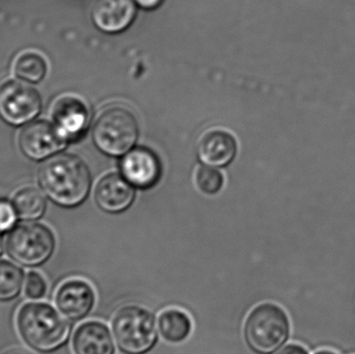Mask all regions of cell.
<instances>
[{
	"label": "cell",
	"mask_w": 355,
	"mask_h": 354,
	"mask_svg": "<svg viewBox=\"0 0 355 354\" xmlns=\"http://www.w3.org/2000/svg\"><path fill=\"white\" fill-rule=\"evenodd\" d=\"M14 72L21 80L37 83L45 78L47 62L37 52H23L15 60Z\"/></svg>",
	"instance_id": "cell-19"
},
{
	"label": "cell",
	"mask_w": 355,
	"mask_h": 354,
	"mask_svg": "<svg viewBox=\"0 0 355 354\" xmlns=\"http://www.w3.org/2000/svg\"><path fill=\"white\" fill-rule=\"evenodd\" d=\"M123 176L132 186L150 188L158 182L162 166L157 156L150 150L137 148L125 154L122 163Z\"/></svg>",
	"instance_id": "cell-11"
},
{
	"label": "cell",
	"mask_w": 355,
	"mask_h": 354,
	"mask_svg": "<svg viewBox=\"0 0 355 354\" xmlns=\"http://www.w3.org/2000/svg\"><path fill=\"white\" fill-rule=\"evenodd\" d=\"M41 107V96L26 83L8 81L0 87V116L8 124L20 126L31 122Z\"/></svg>",
	"instance_id": "cell-7"
},
{
	"label": "cell",
	"mask_w": 355,
	"mask_h": 354,
	"mask_svg": "<svg viewBox=\"0 0 355 354\" xmlns=\"http://www.w3.org/2000/svg\"><path fill=\"white\" fill-rule=\"evenodd\" d=\"M157 322L162 339L172 344L183 343L189 338L192 332V322L189 316L178 309L162 312Z\"/></svg>",
	"instance_id": "cell-16"
},
{
	"label": "cell",
	"mask_w": 355,
	"mask_h": 354,
	"mask_svg": "<svg viewBox=\"0 0 355 354\" xmlns=\"http://www.w3.org/2000/svg\"><path fill=\"white\" fill-rule=\"evenodd\" d=\"M66 143L53 123L46 121H35L27 125L19 137L21 151L33 160L52 157L62 151Z\"/></svg>",
	"instance_id": "cell-8"
},
{
	"label": "cell",
	"mask_w": 355,
	"mask_h": 354,
	"mask_svg": "<svg viewBox=\"0 0 355 354\" xmlns=\"http://www.w3.org/2000/svg\"><path fill=\"white\" fill-rule=\"evenodd\" d=\"M139 124L126 108L112 107L100 114L93 129V139L100 151L110 156L128 153L137 143Z\"/></svg>",
	"instance_id": "cell-6"
},
{
	"label": "cell",
	"mask_w": 355,
	"mask_h": 354,
	"mask_svg": "<svg viewBox=\"0 0 355 354\" xmlns=\"http://www.w3.org/2000/svg\"><path fill=\"white\" fill-rule=\"evenodd\" d=\"M17 218L18 215L14 205L0 200V234L12 230L16 224Z\"/></svg>",
	"instance_id": "cell-22"
},
{
	"label": "cell",
	"mask_w": 355,
	"mask_h": 354,
	"mask_svg": "<svg viewBox=\"0 0 355 354\" xmlns=\"http://www.w3.org/2000/svg\"><path fill=\"white\" fill-rule=\"evenodd\" d=\"M55 245L53 232L37 222L15 227L6 241L8 257L24 267L31 268L44 265L53 255Z\"/></svg>",
	"instance_id": "cell-5"
},
{
	"label": "cell",
	"mask_w": 355,
	"mask_h": 354,
	"mask_svg": "<svg viewBox=\"0 0 355 354\" xmlns=\"http://www.w3.org/2000/svg\"><path fill=\"white\" fill-rule=\"evenodd\" d=\"M277 354H309V353L304 347L300 346V345L290 344L277 351Z\"/></svg>",
	"instance_id": "cell-23"
},
{
	"label": "cell",
	"mask_w": 355,
	"mask_h": 354,
	"mask_svg": "<svg viewBox=\"0 0 355 354\" xmlns=\"http://www.w3.org/2000/svg\"><path fill=\"white\" fill-rule=\"evenodd\" d=\"M39 181L46 195L64 208L83 204L91 188V175L87 164L68 153L48 158L40 168Z\"/></svg>",
	"instance_id": "cell-1"
},
{
	"label": "cell",
	"mask_w": 355,
	"mask_h": 354,
	"mask_svg": "<svg viewBox=\"0 0 355 354\" xmlns=\"http://www.w3.org/2000/svg\"><path fill=\"white\" fill-rule=\"evenodd\" d=\"M196 183L198 188L205 195H215L223 186V175L212 166H202L196 172Z\"/></svg>",
	"instance_id": "cell-20"
},
{
	"label": "cell",
	"mask_w": 355,
	"mask_h": 354,
	"mask_svg": "<svg viewBox=\"0 0 355 354\" xmlns=\"http://www.w3.org/2000/svg\"><path fill=\"white\" fill-rule=\"evenodd\" d=\"M2 251H3V240H2L1 236H0V256H1Z\"/></svg>",
	"instance_id": "cell-26"
},
{
	"label": "cell",
	"mask_w": 355,
	"mask_h": 354,
	"mask_svg": "<svg viewBox=\"0 0 355 354\" xmlns=\"http://www.w3.org/2000/svg\"><path fill=\"white\" fill-rule=\"evenodd\" d=\"M12 354H22V353H12Z\"/></svg>",
	"instance_id": "cell-27"
},
{
	"label": "cell",
	"mask_w": 355,
	"mask_h": 354,
	"mask_svg": "<svg viewBox=\"0 0 355 354\" xmlns=\"http://www.w3.org/2000/svg\"><path fill=\"white\" fill-rule=\"evenodd\" d=\"M17 215L25 222H35L44 215L47 207L45 197L35 187H25L15 195L12 201Z\"/></svg>",
	"instance_id": "cell-17"
},
{
	"label": "cell",
	"mask_w": 355,
	"mask_h": 354,
	"mask_svg": "<svg viewBox=\"0 0 355 354\" xmlns=\"http://www.w3.org/2000/svg\"><path fill=\"white\" fill-rule=\"evenodd\" d=\"M96 294L93 287L83 280L67 281L58 288L55 305L62 316L72 321L85 319L93 311Z\"/></svg>",
	"instance_id": "cell-9"
},
{
	"label": "cell",
	"mask_w": 355,
	"mask_h": 354,
	"mask_svg": "<svg viewBox=\"0 0 355 354\" xmlns=\"http://www.w3.org/2000/svg\"><path fill=\"white\" fill-rule=\"evenodd\" d=\"M237 152L235 139L223 130L207 132L198 141V159L205 166L220 168L231 163Z\"/></svg>",
	"instance_id": "cell-15"
},
{
	"label": "cell",
	"mask_w": 355,
	"mask_h": 354,
	"mask_svg": "<svg viewBox=\"0 0 355 354\" xmlns=\"http://www.w3.org/2000/svg\"><path fill=\"white\" fill-rule=\"evenodd\" d=\"M24 272L8 260H0V303L18 299L24 286Z\"/></svg>",
	"instance_id": "cell-18"
},
{
	"label": "cell",
	"mask_w": 355,
	"mask_h": 354,
	"mask_svg": "<svg viewBox=\"0 0 355 354\" xmlns=\"http://www.w3.org/2000/svg\"><path fill=\"white\" fill-rule=\"evenodd\" d=\"M16 324L23 342L37 353H54L70 338V324L49 303H25L17 314Z\"/></svg>",
	"instance_id": "cell-2"
},
{
	"label": "cell",
	"mask_w": 355,
	"mask_h": 354,
	"mask_svg": "<svg viewBox=\"0 0 355 354\" xmlns=\"http://www.w3.org/2000/svg\"><path fill=\"white\" fill-rule=\"evenodd\" d=\"M53 124L68 143L83 136L89 122L87 105L75 97L60 98L54 106Z\"/></svg>",
	"instance_id": "cell-12"
},
{
	"label": "cell",
	"mask_w": 355,
	"mask_h": 354,
	"mask_svg": "<svg viewBox=\"0 0 355 354\" xmlns=\"http://www.w3.org/2000/svg\"><path fill=\"white\" fill-rule=\"evenodd\" d=\"M112 328L114 342L124 354L149 353L158 342L155 315L141 306L119 309L112 318Z\"/></svg>",
	"instance_id": "cell-3"
},
{
	"label": "cell",
	"mask_w": 355,
	"mask_h": 354,
	"mask_svg": "<svg viewBox=\"0 0 355 354\" xmlns=\"http://www.w3.org/2000/svg\"><path fill=\"white\" fill-rule=\"evenodd\" d=\"M114 340L105 324L99 321L85 322L73 335V351L75 354H114Z\"/></svg>",
	"instance_id": "cell-14"
},
{
	"label": "cell",
	"mask_w": 355,
	"mask_h": 354,
	"mask_svg": "<svg viewBox=\"0 0 355 354\" xmlns=\"http://www.w3.org/2000/svg\"><path fill=\"white\" fill-rule=\"evenodd\" d=\"M315 354H338V353H335V351H329V349H323V351H318V353H316Z\"/></svg>",
	"instance_id": "cell-25"
},
{
	"label": "cell",
	"mask_w": 355,
	"mask_h": 354,
	"mask_svg": "<svg viewBox=\"0 0 355 354\" xmlns=\"http://www.w3.org/2000/svg\"><path fill=\"white\" fill-rule=\"evenodd\" d=\"M135 2L146 10H155L158 6H162L164 0H135Z\"/></svg>",
	"instance_id": "cell-24"
},
{
	"label": "cell",
	"mask_w": 355,
	"mask_h": 354,
	"mask_svg": "<svg viewBox=\"0 0 355 354\" xmlns=\"http://www.w3.org/2000/svg\"><path fill=\"white\" fill-rule=\"evenodd\" d=\"M132 185L119 175L104 177L96 187L95 201L102 211L119 214L126 211L135 201Z\"/></svg>",
	"instance_id": "cell-13"
},
{
	"label": "cell",
	"mask_w": 355,
	"mask_h": 354,
	"mask_svg": "<svg viewBox=\"0 0 355 354\" xmlns=\"http://www.w3.org/2000/svg\"><path fill=\"white\" fill-rule=\"evenodd\" d=\"M25 295L29 299L37 301L47 294V283L41 274L37 272H28L25 281Z\"/></svg>",
	"instance_id": "cell-21"
},
{
	"label": "cell",
	"mask_w": 355,
	"mask_h": 354,
	"mask_svg": "<svg viewBox=\"0 0 355 354\" xmlns=\"http://www.w3.org/2000/svg\"><path fill=\"white\" fill-rule=\"evenodd\" d=\"M290 320L275 303H266L252 310L244 324V340L257 354H273L289 340Z\"/></svg>",
	"instance_id": "cell-4"
},
{
	"label": "cell",
	"mask_w": 355,
	"mask_h": 354,
	"mask_svg": "<svg viewBox=\"0 0 355 354\" xmlns=\"http://www.w3.org/2000/svg\"><path fill=\"white\" fill-rule=\"evenodd\" d=\"M137 16L135 0H94L91 17L100 30L118 33L130 26Z\"/></svg>",
	"instance_id": "cell-10"
}]
</instances>
